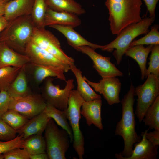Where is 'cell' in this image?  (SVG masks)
I'll use <instances>...</instances> for the list:
<instances>
[{
    "label": "cell",
    "mask_w": 159,
    "mask_h": 159,
    "mask_svg": "<svg viewBox=\"0 0 159 159\" xmlns=\"http://www.w3.org/2000/svg\"><path fill=\"white\" fill-rule=\"evenodd\" d=\"M135 87L131 83L130 89L120 102L122 106V116L117 123L115 129V135L121 136L124 142V148L122 152L115 154L117 159H123L130 156L134 144L140 142L141 136L135 131L136 122L133 105Z\"/></svg>",
    "instance_id": "1"
},
{
    "label": "cell",
    "mask_w": 159,
    "mask_h": 159,
    "mask_svg": "<svg viewBox=\"0 0 159 159\" xmlns=\"http://www.w3.org/2000/svg\"><path fill=\"white\" fill-rule=\"evenodd\" d=\"M141 0H106L111 32L118 34L128 26L142 19Z\"/></svg>",
    "instance_id": "2"
},
{
    "label": "cell",
    "mask_w": 159,
    "mask_h": 159,
    "mask_svg": "<svg viewBox=\"0 0 159 159\" xmlns=\"http://www.w3.org/2000/svg\"><path fill=\"white\" fill-rule=\"evenodd\" d=\"M34 26L31 15L21 16L9 22L0 34V42H3L19 53L24 54L31 40Z\"/></svg>",
    "instance_id": "3"
},
{
    "label": "cell",
    "mask_w": 159,
    "mask_h": 159,
    "mask_svg": "<svg viewBox=\"0 0 159 159\" xmlns=\"http://www.w3.org/2000/svg\"><path fill=\"white\" fill-rule=\"evenodd\" d=\"M155 19L149 17H145L138 22L128 26L117 35L114 40L103 45L101 49L111 52L115 49L113 55L116 60L117 64H119L125 51L133 40L138 36L147 34Z\"/></svg>",
    "instance_id": "4"
},
{
    "label": "cell",
    "mask_w": 159,
    "mask_h": 159,
    "mask_svg": "<svg viewBox=\"0 0 159 159\" xmlns=\"http://www.w3.org/2000/svg\"><path fill=\"white\" fill-rule=\"evenodd\" d=\"M84 100L76 90L70 92L67 108L64 110L73 136V146L80 159L84 154V138L80 126L81 108Z\"/></svg>",
    "instance_id": "5"
},
{
    "label": "cell",
    "mask_w": 159,
    "mask_h": 159,
    "mask_svg": "<svg viewBox=\"0 0 159 159\" xmlns=\"http://www.w3.org/2000/svg\"><path fill=\"white\" fill-rule=\"evenodd\" d=\"M46 152L49 159H66V154L70 145L67 132L59 129L51 118L44 130Z\"/></svg>",
    "instance_id": "6"
},
{
    "label": "cell",
    "mask_w": 159,
    "mask_h": 159,
    "mask_svg": "<svg viewBox=\"0 0 159 159\" xmlns=\"http://www.w3.org/2000/svg\"><path fill=\"white\" fill-rule=\"evenodd\" d=\"M135 95L138 96L135 113L140 123L145 112L159 95V77L150 74L142 85L135 88Z\"/></svg>",
    "instance_id": "7"
},
{
    "label": "cell",
    "mask_w": 159,
    "mask_h": 159,
    "mask_svg": "<svg viewBox=\"0 0 159 159\" xmlns=\"http://www.w3.org/2000/svg\"><path fill=\"white\" fill-rule=\"evenodd\" d=\"M53 79L48 77L44 81L41 94L47 103L59 109L64 110L67 108L68 100L71 91L74 87V80L69 79L66 81L63 89L59 85H55Z\"/></svg>",
    "instance_id": "8"
},
{
    "label": "cell",
    "mask_w": 159,
    "mask_h": 159,
    "mask_svg": "<svg viewBox=\"0 0 159 159\" xmlns=\"http://www.w3.org/2000/svg\"><path fill=\"white\" fill-rule=\"evenodd\" d=\"M31 40L70 66L74 64V59L67 55L62 49L58 39L45 27H34Z\"/></svg>",
    "instance_id": "9"
},
{
    "label": "cell",
    "mask_w": 159,
    "mask_h": 159,
    "mask_svg": "<svg viewBox=\"0 0 159 159\" xmlns=\"http://www.w3.org/2000/svg\"><path fill=\"white\" fill-rule=\"evenodd\" d=\"M47 104L41 94L32 93L10 97L9 109L16 111L30 119L43 112Z\"/></svg>",
    "instance_id": "10"
},
{
    "label": "cell",
    "mask_w": 159,
    "mask_h": 159,
    "mask_svg": "<svg viewBox=\"0 0 159 159\" xmlns=\"http://www.w3.org/2000/svg\"><path fill=\"white\" fill-rule=\"evenodd\" d=\"M24 54L27 56L33 64L54 67L63 69L65 72L70 70V66L42 49L30 40L25 48Z\"/></svg>",
    "instance_id": "11"
},
{
    "label": "cell",
    "mask_w": 159,
    "mask_h": 159,
    "mask_svg": "<svg viewBox=\"0 0 159 159\" xmlns=\"http://www.w3.org/2000/svg\"><path fill=\"white\" fill-rule=\"evenodd\" d=\"M76 50L86 54L92 59L93 67L102 78L123 76V72L111 62L110 57L98 54L95 49L88 46L79 47Z\"/></svg>",
    "instance_id": "12"
},
{
    "label": "cell",
    "mask_w": 159,
    "mask_h": 159,
    "mask_svg": "<svg viewBox=\"0 0 159 159\" xmlns=\"http://www.w3.org/2000/svg\"><path fill=\"white\" fill-rule=\"evenodd\" d=\"M83 77L95 91L103 95L109 105H111L120 102L119 95L121 83L116 77L102 78L99 82H93L88 80L85 76Z\"/></svg>",
    "instance_id": "13"
},
{
    "label": "cell",
    "mask_w": 159,
    "mask_h": 159,
    "mask_svg": "<svg viewBox=\"0 0 159 159\" xmlns=\"http://www.w3.org/2000/svg\"><path fill=\"white\" fill-rule=\"evenodd\" d=\"M30 62L26 55L15 51L3 42H0V68L8 66L22 67Z\"/></svg>",
    "instance_id": "14"
},
{
    "label": "cell",
    "mask_w": 159,
    "mask_h": 159,
    "mask_svg": "<svg viewBox=\"0 0 159 159\" xmlns=\"http://www.w3.org/2000/svg\"><path fill=\"white\" fill-rule=\"evenodd\" d=\"M101 98L89 101H84L81 110V114L85 117L89 126L93 124L100 130L103 126L101 118Z\"/></svg>",
    "instance_id": "15"
},
{
    "label": "cell",
    "mask_w": 159,
    "mask_h": 159,
    "mask_svg": "<svg viewBox=\"0 0 159 159\" xmlns=\"http://www.w3.org/2000/svg\"><path fill=\"white\" fill-rule=\"evenodd\" d=\"M81 23L80 19L75 14L57 11L47 7L44 19L45 27L58 24L70 26L74 28L80 26Z\"/></svg>",
    "instance_id": "16"
},
{
    "label": "cell",
    "mask_w": 159,
    "mask_h": 159,
    "mask_svg": "<svg viewBox=\"0 0 159 159\" xmlns=\"http://www.w3.org/2000/svg\"><path fill=\"white\" fill-rule=\"evenodd\" d=\"M34 0H11L6 2L4 16L9 22L23 16L31 15Z\"/></svg>",
    "instance_id": "17"
},
{
    "label": "cell",
    "mask_w": 159,
    "mask_h": 159,
    "mask_svg": "<svg viewBox=\"0 0 159 159\" xmlns=\"http://www.w3.org/2000/svg\"><path fill=\"white\" fill-rule=\"evenodd\" d=\"M49 26L61 33L66 38L68 44L76 50L79 47L83 46H89L95 50L102 49L103 47V45L95 44L87 41L72 26L58 24L52 25Z\"/></svg>",
    "instance_id": "18"
},
{
    "label": "cell",
    "mask_w": 159,
    "mask_h": 159,
    "mask_svg": "<svg viewBox=\"0 0 159 159\" xmlns=\"http://www.w3.org/2000/svg\"><path fill=\"white\" fill-rule=\"evenodd\" d=\"M149 129L141 133L142 137L139 142L135 143L131 155L123 159H156L158 155V146L155 145L145 137Z\"/></svg>",
    "instance_id": "19"
},
{
    "label": "cell",
    "mask_w": 159,
    "mask_h": 159,
    "mask_svg": "<svg viewBox=\"0 0 159 159\" xmlns=\"http://www.w3.org/2000/svg\"><path fill=\"white\" fill-rule=\"evenodd\" d=\"M51 118L44 111L29 120L21 128L17 130L24 140L36 134H42Z\"/></svg>",
    "instance_id": "20"
},
{
    "label": "cell",
    "mask_w": 159,
    "mask_h": 159,
    "mask_svg": "<svg viewBox=\"0 0 159 159\" xmlns=\"http://www.w3.org/2000/svg\"><path fill=\"white\" fill-rule=\"evenodd\" d=\"M153 46L148 45L145 47L143 45H139L129 47L124 54L125 56L132 58L137 62L140 69L142 80L145 78L147 58Z\"/></svg>",
    "instance_id": "21"
},
{
    "label": "cell",
    "mask_w": 159,
    "mask_h": 159,
    "mask_svg": "<svg viewBox=\"0 0 159 159\" xmlns=\"http://www.w3.org/2000/svg\"><path fill=\"white\" fill-rule=\"evenodd\" d=\"M26 66L22 67L7 90L10 97L23 96L32 93L28 86Z\"/></svg>",
    "instance_id": "22"
},
{
    "label": "cell",
    "mask_w": 159,
    "mask_h": 159,
    "mask_svg": "<svg viewBox=\"0 0 159 159\" xmlns=\"http://www.w3.org/2000/svg\"><path fill=\"white\" fill-rule=\"evenodd\" d=\"M70 70L74 73L76 79L77 90L85 101H89L101 98V96L97 94L84 79L82 72L77 68L74 64L70 65Z\"/></svg>",
    "instance_id": "23"
},
{
    "label": "cell",
    "mask_w": 159,
    "mask_h": 159,
    "mask_svg": "<svg viewBox=\"0 0 159 159\" xmlns=\"http://www.w3.org/2000/svg\"><path fill=\"white\" fill-rule=\"evenodd\" d=\"M48 7L57 11L80 15L85 13L81 5L75 0H45Z\"/></svg>",
    "instance_id": "24"
},
{
    "label": "cell",
    "mask_w": 159,
    "mask_h": 159,
    "mask_svg": "<svg viewBox=\"0 0 159 159\" xmlns=\"http://www.w3.org/2000/svg\"><path fill=\"white\" fill-rule=\"evenodd\" d=\"M31 64L34 68L33 76L35 81L37 84H41L48 77H54L62 80L66 81L65 72L60 68Z\"/></svg>",
    "instance_id": "25"
},
{
    "label": "cell",
    "mask_w": 159,
    "mask_h": 159,
    "mask_svg": "<svg viewBox=\"0 0 159 159\" xmlns=\"http://www.w3.org/2000/svg\"><path fill=\"white\" fill-rule=\"evenodd\" d=\"M47 104L44 111L53 119L57 125L67 132L69 136L70 142H72L73 141V132L69 123L67 121L65 110L59 109L48 103Z\"/></svg>",
    "instance_id": "26"
},
{
    "label": "cell",
    "mask_w": 159,
    "mask_h": 159,
    "mask_svg": "<svg viewBox=\"0 0 159 159\" xmlns=\"http://www.w3.org/2000/svg\"><path fill=\"white\" fill-rule=\"evenodd\" d=\"M22 148L29 155L46 153V145L42 134L31 135L23 140Z\"/></svg>",
    "instance_id": "27"
},
{
    "label": "cell",
    "mask_w": 159,
    "mask_h": 159,
    "mask_svg": "<svg viewBox=\"0 0 159 159\" xmlns=\"http://www.w3.org/2000/svg\"><path fill=\"white\" fill-rule=\"evenodd\" d=\"M143 121L149 129L159 130V96L147 110Z\"/></svg>",
    "instance_id": "28"
},
{
    "label": "cell",
    "mask_w": 159,
    "mask_h": 159,
    "mask_svg": "<svg viewBox=\"0 0 159 159\" xmlns=\"http://www.w3.org/2000/svg\"><path fill=\"white\" fill-rule=\"evenodd\" d=\"M47 7L45 0H34L31 16L35 27H45L44 19Z\"/></svg>",
    "instance_id": "29"
},
{
    "label": "cell",
    "mask_w": 159,
    "mask_h": 159,
    "mask_svg": "<svg viewBox=\"0 0 159 159\" xmlns=\"http://www.w3.org/2000/svg\"><path fill=\"white\" fill-rule=\"evenodd\" d=\"M1 119L16 131L21 128L29 120L18 112L9 109L3 115Z\"/></svg>",
    "instance_id": "30"
},
{
    "label": "cell",
    "mask_w": 159,
    "mask_h": 159,
    "mask_svg": "<svg viewBox=\"0 0 159 159\" xmlns=\"http://www.w3.org/2000/svg\"><path fill=\"white\" fill-rule=\"evenodd\" d=\"M22 67L8 66L0 68V91L7 90Z\"/></svg>",
    "instance_id": "31"
},
{
    "label": "cell",
    "mask_w": 159,
    "mask_h": 159,
    "mask_svg": "<svg viewBox=\"0 0 159 159\" xmlns=\"http://www.w3.org/2000/svg\"><path fill=\"white\" fill-rule=\"evenodd\" d=\"M158 29V25L154 24L145 35L139 39L133 40L129 47L139 45H159Z\"/></svg>",
    "instance_id": "32"
},
{
    "label": "cell",
    "mask_w": 159,
    "mask_h": 159,
    "mask_svg": "<svg viewBox=\"0 0 159 159\" xmlns=\"http://www.w3.org/2000/svg\"><path fill=\"white\" fill-rule=\"evenodd\" d=\"M149 58V66L147 69L145 77L153 74L159 77V45H153Z\"/></svg>",
    "instance_id": "33"
},
{
    "label": "cell",
    "mask_w": 159,
    "mask_h": 159,
    "mask_svg": "<svg viewBox=\"0 0 159 159\" xmlns=\"http://www.w3.org/2000/svg\"><path fill=\"white\" fill-rule=\"evenodd\" d=\"M23 141L22 136L18 135L12 140L0 141V154H4L15 148H22Z\"/></svg>",
    "instance_id": "34"
},
{
    "label": "cell",
    "mask_w": 159,
    "mask_h": 159,
    "mask_svg": "<svg viewBox=\"0 0 159 159\" xmlns=\"http://www.w3.org/2000/svg\"><path fill=\"white\" fill-rule=\"evenodd\" d=\"M17 131L13 129L2 119H0V140L7 141L16 136Z\"/></svg>",
    "instance_id": "35"
},
{
    "label": "cell",
    "mask_w": 159,
    "mask_h": 159,
    "mask_svg": "<svg viewBox=\"0 0 159 159\" xmlns=\"http://www.w3.org/2000/svg\"><path fill=\"white\" fill-rule=\"evenodd\" d=\"M3 154L4 159H30L29 154L20 148H14Z\"/></svg>",
    "instance_id": "36"
},
{
    "label": "cell",
    "mask_w": 159,
    "mask_h": 159,
    "mask_svg": "<svg viewBox=\"0 0 159 159\" xmlns=\"http://www.w3.org/2000/svg\"><path fill=\"white\" fill-rule=\"evenodd\" d=\"M10 97L6 90L0 91V119L9 110Z\"/></svg>",
    "instance_id": "37"
},
{
    "label": "cell",
    "mask_w": 159,
    "mask_h": 159,
    "mask_svg": "<svg viewBox=\"0 0 159 159\" xmlns=\"http://www.w3.org/2000/svg\"><path fill=\"white\" fill-rule=\"evenodd\" d=\"M146 6L149 17L155 19V9L159 0H143Z\"/></svg>",
    "instance_id": "38"
},
{
    "label": "cell",
    "mask_w": 159,
    "mask_h": 159,
    "mask_svg": "<svg viewBox=\"0 0 159 159\" xmlns=\"http://www.w3.org/2000/svg\"><path fill=\"white\" fill-rule=\"evenodd\" d=\"M147 139L150 141L155 145L158 146L159 145V130H155L149 132H147L145 134Z\"/></svg>",
    "instance_id": "39"
},
{
    "label": "cell",
    "mask_w": 159,
    "mask_h": 159,
    "mask_svg": "<svg viewBox=\"0 0 159 159\" xmlns=\"http://www.w3.org/2000/svg\"><path fill=\"white\" fill-rule=\"evenodd\" d=\"M29 158L30 159H48L49 158L46 153L29 155Z\"/></svg>",
    "instance_id": "40"
},
{
    "label": "cell",
    "mask_w": 159,
    "mask_h": 159,
    "mask_svg": "<svg viewBox=\"0 0 159 159\" xmlns=\"http://www.w3.org/2000/svg\"><path fill=\"white\" fill-rule=\"evenodd\" d=\"M8 23L3 15L0 16V34L7 26Z\"/></svg>",
    "instance_id": "41"
},
{
    "label": "cell",
    "mask_w": 159,
    "mask_h": 159,
    "mask_svg": "<svg viewBox=\"0 0 159 159\" xmlns=\"http://www.w3.org/2000/svg\"><path fill=\"white\" fill-rule=\"evenodd\" d=\"M6 2L0 3V16L3 15L4 14V6Z\"/></svg>",
    "instance_id": "42"
},
{
    "label": "cell",
    "mask_w": 159,
    "mask_h": 159,
    "mask_svg": "<svg viewBox=\"0 0 159 159\" xmlns=\"http://www.w3.org/2000/svg\"><path fill=\"white\" fill-rule=\"evenodd\" d=\"M4 159V158L3 154H0V159Z\"/></svg>",
    "instance_id": "43"
},
{
    "label": "cell",
    "mask_w": 159,
    "mask_h": 159,
    "mask_svg": "<svg viewBox=\"0 0 159 159\" xmlns=\"http://www.w3.org/2000/svg\"><path fill=\"white\" fill-rule=\"evenodd\" d=\"M6 2L5 0H0V3Z\"/></svg>",
    "instance_id": "44"
},
{
    "label": "cell",
    "mask_w": 159,
    "mask_h": 159,
    "mask_svg": "<svg viewBox=\"0 0 159 159\" xmlns=\"http://www.w3.org/2000/svg\"><path fill=\"white\" fill-rule=\"evenodd\" d=\"M11 0H5V1H6V2H7V1H10Z\"/></svg>",
    "instance_id": "45"
}]
</instances>
